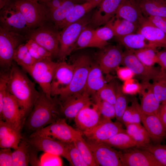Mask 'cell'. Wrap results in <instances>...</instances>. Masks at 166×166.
Here are the masks:
<instances>
[{
	"label": "cell",
	"instance_id": "6da1fadb",
	"mask_svg": "<svg viewBox=\"0 0 166 166\" xmlns=\"http://www.w3.org/2000/svg\"><path fill=\"white\" fill-rule=\"evenodd\" d=\"M57 96L49 97L42 90L40 92L24 124L31 134L63 117L61 112V101Z\"/></svg>",
	"mask_w": 166,
	"mask_h": 166
},
{
	"label": "cell",
	"instance_id": "7a4b0ae2",
	"mask_svg": "<svg viewBox=\"0 0 166 166\" xmlns=\"http://www.w3.org/2000/svg\"><path fill=\"white\" fill-rule=\"evenodd\" d=\"M9 72L7 91L17 100L26 116L30 113L40 95L31 81L14 61Z\"/></svg>",
	"mask_w": 166,
	"mask_h": 166
},
{
	"label": "cell",
	"instance_id": "3957f363",
	"mask_svg": "<svg viewBox=\"0 0 166 166\" xmlns=\"http://www.w3.org/2000/svg\"><path fill=\"white\" fill-rule=\"evenodd\" d=\"M72 63L74 67L73 77L69 87L59 96L61 101L71 96L84 92L92 62L89 56L83 54L78 56Z\"/></svg>",
	"mask_w": 166,
	"mask_h": 166
},
{
	"label": "cell",
	"instance_id": "277c9868",
	"mask_svg": "<svg viewBox=\"0 0 166 166\" xmlns=\"http://www.w3.org/2000/svg\"><path fill=\"white\" fill-rule=\"evenodd\" d=\"M92 14L88 13L79 20L62 29L60 32L59 51L57 57L61 61H65L73 51L81 32L89 24Z\"/></svg>",
	"mask_w": 166,
	"mask_h": 166
},
{
	"label": "cell",
	"instance_id": "5b68a950",
	"mask_svg": "<svg viewBox=\"0 0 166 166\" xmlns=\"http://www.w3.org/2000/svg\"><path fill=\"white\" fill-rule=\"evenodd\" d=\"M60 37V32L49 22L30 29L26 35L27 40H33L50 52L53 58L58 56Z\"/></svg>",
	"mask_w": 166,
	"mask_h": 166
},
{
	"label": "cell",
	"instance_id": "8992f818",
	"mask_svg": "<svg viewBox=\"0 0 166 166\" xmlns=\"http://www.w3.org/2000/svg\"><path fill=\"white\" fill-rule=\"evenodd\" d=\"M24 16L30 29L36 28L49 22L45 4L35 0H12Z\"/></svg>",
	"mask_w": 166,
	"mask_h": 166
},
{
	"label": "cell",
	"instance_id": "52a82bcc",
	"mask_svg": "<svg viewBox=\"0 0 166 166\" xmlns=\"http://www.w3.org/2000/svg\"><path fill=\"white\" fill-rule=\"evenodd\" d=\"M27 40L24 35L7 31L0 26V65L4 71H9L15 50Z\"/></svg>",
	"mask_w": 166,
	"mask_h": 166
},
{
	"label": "cell",
	"instance_id": "ba28073f",
	"mask_svg": "<svg viewBox=\"0 0 166 166\" xmlns=\"http://www.w3.org/2000/svg\"><path fill=\"white\" fill-rule=\"evenodd\" d=\"M0 12V26L8 31L26 37L30 30L22 13L12 0L7 3Z\"/></svg>",
	"mask_w": 166,
	"mask_h": 166
},
{
	"label": "cell",
	"instance_id": "9c48e42d",
	"mask_svg": "<svg viewBox=\"0 0 166 166\" xmlns=\"http://www.w3.org/2000/svg\"><path fill=\"white\" fill-rule=\"evenodd\" d=\"M57 64L51 59L42 60L36 62L27 72L49 97L51 96L50 85Z\"/></svg>",
	"mask_w": 166,
	"mask_h": 166
},
{
	"label": "cell",
	"instance_id": "30bf717a",
	"mask_svg": "<svg viewBox=\"0 0 166 166\" xmlns=\"http://www.w3.org/2000/svg\"><path fill=\"white\" fill-rule=\"evenodd\" d=\"M26 113L15 98L7 91L2 111L0 120L21 131L26 120Z\"/></svg>",
	"mask_w": 166,
	"mask_h": 166
},
{
	"label": "cell",
	"instance_id": "8fae6325",
	"mask_svg": "<svg viewBox=\"0 0 166 166\" xmlns=\"http://www.w3.org/2000/svg\"><path fill=\"white\" fill-rule=\"evenodd\" d=\"M98 166H123L121 151H117L103 142L87 139Z\"/></svg>",
	"mask_w": 166,
	"mask_h": 166
},
{
	"label": "cell",
	"instance_id": "7c38bea8",
	"mask_svg": "<svg viewBox=\"0 0 166 166\" xmlns=\"http://www.w3.org/2000/svg\"><path fill=\"white\" fill-rule=\"evenodd\" d=\"M62 117L55 122L31 133L48 137L60 141L70 143L73 142L77 132Z\"/></svg>",
	"mask_w": 166,
	"mask_h": 166
},
{
	"label": "cell",
	"instance_id": "4fadbf2b",
	"mask_svg": "<svg viewBox=\"0 0 166 166\" xmlns=\"http://www.w3.org/2000/svg\"><path fill=\"white\" fill-rule=\"evenodd\" d=\"M131 69L135 75L140 77L143 81H149L158 77L162 70L147 65L141 62L135 55L133 50L126 49L124 51L122 64Z\"/></svg>",
	"mask_w": 166,
	"mask_h": 166
},
{
	"label": "cell",
	"instance_id": "5bb4252c",
	"mask_svg": "<svg viewBox=\"0 0 166 166\" xmlns=\"http://www.w3.org/2000/svg\"><path fill=\"white\" fill-rule=\"evenodd\" d=\"M121 151L123 166H163L150 152L136 147Z\"/></svg>",
	"mask_w": 166,
	"mask_h": 166
},
{
	"label": "cell",
	"instance_id": "9a60e30c",
	"mask_svg": "<svg viewBox=\"0 0 166 166\" xmlns=\"http://www.w3.org/2000/svg\"><path fill=\"white\" fill-rule=\"evenodd\" d=\"M101 49L96 59L103 73L108 74L122 64L124 51L120 46L107 45Z\"/></svg>",
	"mask_w": 166,
	"mask_h": 166
},
{
	"label": "cell",
	"instance_id": "2e32d148",
	"mask_svg": "<svg viewBox=\"0 0 166 166\" xmlns=\"http://www.w3.org/2000/svg\"><path fill=\"white\" fill-rule=\"evenodd\" d=\"M74 70L73 63L65 61L57 62L50 85L51 96H59L69 86Z\"/></svg>",
	"mask_w": 166,
	"mask_h": 166
},
{
	"label": "cell",
	"instance_id": "e0dca14e",
	"mask_svg": "<svg viewBox=\"0 0 166 166\" xmlns=\"http://www.w3.org/2000/svg\"><path fill=\"white\" fill-rule=\"evenodd\" d=\"M125 132L126 130L123 128L121 122L117 121L113 122L111 119L101 116L96 127L83 134L88 140L103 142L119 132Z\"/></svg>",
	"mask_w": 166,
	"mask_h": 166
},
{
	"label": "cell",
	"instance_id": "ac0fdd59",
	"mask_svg": "<svg viewBox=\"0 0 166 166\" xmlns=\"http://www.w3.org/2000/svg\"><path fill=\"white\" fill-rule=\"evenodd\" d=\"M25 137L27 141L38 151H42L61 156L66 159V142L38 135H30L28 137Z\"/></svg>",
	"mask_w": 166,
	"mask_h": 166
},
{
	"label": "cell",
	"instance_id": "d6986e66",
	"mask_svg": "<svg viewBox=\"0 0 166 166\" xmlns=\"http://www.w3.org/2000/svg\"><path fill=\"white\" fill-rule=\"evenodd\" d=\"M123 0H102L92 14L88 25L94 29L106 24L113 17Z\"/></svg>",
	"mask_w": 166,
	"mask_h": 166
},
{
	"label": "cell",
	"instance_id": "ffe728a7",
	"mask_svg": "<svg viewBox=\"0 0 166 166\" xmlns=\"http://www.w3.org/2000/svg\"><path fill=\"white\" fill-rule=\"evenodd\" d=\"M38 151L23 137L17 148L12 152L13 166H40Z\"/></svg>",
	"mask_w": 166,
	"mask_h": 166
},
{
	"label": "cell",
	"instance_id": "44dd1931",
	"mask_svg": "<svg viewBox=\"0 0 166 166\" xmlns=\"http://www.w3.org/2000/svg\"><path fill=\"white\" fill-rule=\"evenodd\" d=\"M89 104L82 108L74 120L77 127L83 134L96 127L101 121V116L95 104Z\"/></svg>",
	"mask_w": 166,
	"mask_h": 166
},
{
	"label": "cell",
	"instance_id": "7402d4cb",
	"mask_svg": "<svg viewBox=\"0 0 166 166\" xmlns=\"http://www.w3.org/2000/svg\"><path fill=\"white\" fill-rule=\"evenodd\" d=\"M138 110L141 122L151 140L155 144L160 143L166 138V131L158 116L155 114L144 113L141 109L140 104Z\"/></svg>",
	"mask_w": 166,
	"mask_h": 166
},
{
	"label": "cell",
	"instance_id": "603a6c76",
	"mask_svg": "<svg viewBox=\"0 0 166 166\" xmlns=\"http://www.w3.org/2000/svg\"><path fill=\"white\" fill-rule=\"evenodd\" d=\"M91 103L90 96L84 93L71 96L61 101L62 116L69 121L74 120L82 108Z\"/></svg>",
	"mask_w": 166,
	"mask_h": 166
},
{
	"label": "cell",
	"instance_id": "cb8c5ba5",
	"mask_svg": "<svg viewBox=\"0 0 166 166\" xmlns=\"http://www.w3.org/2000/svg\"><path fill=\"white\" fill-rule=\"evenodd\" d=\"M136 33L143 35L152 47L166 48V34L144 17L139 23Z\"/></svg>",
	"mask_w": 166,
	"mask_h": 166
},
{
	"label": "cell",
	"instance_id": "d4e9b609",
	"mask_svg": "<svg viewBox=\"0 0 166 166\" xmlns=\"http://www.w3.org/2000/svg\"><path fill=\"white\" fill-rule=\"evenodd\" d=\"M141 0H123L118 8L115 17L126 19L139 26L145 17L140 7Z\"/></svg>",
	"mask_w": 166,
	"mask_h": 166
},
{
	"label": "cell",
	"instance_id": "484cf974",
	"mask_svg": "<svg viewBox=\"0 0 166 166\" xmlns=\"http://www.w3.org/2000/svg\"><path fill=\"white\" fill-rule=\"evenodd\" d=\"M21 131L0 120V147L16 149L23 138Z\"/></svg>",
	"mask_w": 166,
	"mask_h": 166
},
{
	"label": "cell",
	"instance_id": "4316f807",
	"mask_svg": "<svg viewBox=\"0 0 166 166\" xmlns=\"http://www.w3.org/2000/svg\"><path fill=\"white\" fill-rule=\"evenodd\" d=\"M140 93L142 95L140 107L142 111L147 114L157 115L160 103L157 100L153 93L151 84L143 81Z\"/></svg>",
	"mask_w": 166,
	"mask_h": 166
},
{
	"label": "cell",
	"instance_id": "83f0119b",
	"mask_svg": "<svg viewBox=\"0 0 166 166\" xmlns=\"http://www.w3.org/2000/svg\"><path fill=\"white\" fill-rule=\"evenodd\" d=\"M102 0H90L82 4H76L64 20L56 27L58 30L62 29L66 26L77 21L98 6Z\"/></svg>",
	"mask_w": 166,
	"mask_h": 166
},
{
	"label": "cell",
	"instance_id": "f1b7e54d",
	"mask_svg": "<svg viewBox=\"0 0 166 166\" xmlns=\"http://www.w3.org/2000/svg\"><path fill=\"white\" fill-rule=\"evenodd\" d=\"M103 72L98 64L92 63L89 71L84 93L95 95L106 84Z\"/></svg>",
	"mask_w": 166,
	"mask_h": 166
},
{
	"label": "cell",
	"instance_id": "f546056e",
	"mask_svg": "<svg viewBox=\"0 0 166 166\" xmlns=\"http://www.w3.org/2000/svg\"><path fill=\"white\" fill-rule=\"evenodd\" d=\"M115 38L119 44L124 47L126 49L136 50L146 47L152 48L144 36L139 33L115 37Z\"/></svg>",
	"mask_w": 166,
	"mask_h": 166
},
{
	"label": "cell",
	"instance_id": "4dcf8cb0",
	"mask_svg": "<svg viewBox=\"0 0 166 166\" xmlns=\"http://www.w3.org/2000/svg\"><path fill=\"white\" fill-rule=\"evenodd\" d=\"M140 7L146 18L152 16L166 17V2L165 0H141Z\"/></svg>",
	"mask_w": 166,
	"mask_h": 166
},
{
	"label": "cell",
	"instance_id": "1f68e13d",
	"mask_svg": "<svg viewBox=\"0 0 166 166\" xmlns=\"http://www.w3.org/2000/svg\"><path fill=\"white\" fill-rule=\"evenodd\" d=\"M107 23L112 28L115 37H120L136 33L138 26L125 19L113 17Z\"/></svg>",
	"mask_w": 166,
	"mask_h": 166
},
{
	"label": "cell",
	"instance_id": "d6a6232c",
	"mask_svg": "<svg viewBox=\"0 0 166 166\" xmlns=\"http://www.w3.org/2000/svg\"><path fill=\"white\" fill-rule=\"evenodd\" d=\"M81 2L80 0H65L60 6L49 14V22L56 27L64 20L73 7Z\"/></svg>",
	"mask_w": 166,
	"mask_h": 166
},
{
	"label": "cell",
	"instance_id": "836d02e7",
	"mask_svg": "<svg viewBox=\"0 0 166 166\" xmlns=\"http://www.w3.org/2000/svg\"><path fill=\"white\" fill-rule=\"evenodd\" d=\"M126 132L138 144L136 147L143 146L150 143V136L141 124L133 123L125 126Z\"/></svg>",
	"mask_w": 166,
	"mask_h": 166
},
{
	"label": "cell",
	"instance_id": "e575fe53",
	"mask_svg": "<svg viewBox=\"0 0 166 166\" xmlns=\"http://www.w3.org/2000/svg\"><path fill=\"white\" fill-rule=\"evenodd\" d=\"M14 61L27 72L36 62L30 53L26 43L20 44L15 50Z\"/></svg>",
	"mask_w": 166,
	"mask_h": 166
},
{
	"label": "cell",
	"instance_id": "d590c367",
	"mask_svg": "<svg viewBox=\"0 0 166 166\" xmlns=\"http://www.w3.org/2000/svg\"><path fill=\"white\" fill-rule=\"evenodd\" d=\"M103 142L123 150L138 146L137 143L126 132H119Z\"/></svg>",
	"mask_w": 166,
	"mask_h": 166
},
{
	"label": "cell",
	"instance_id": "8d00e7d4",
	"mask_svg": "<svg viewBox=\"0 0 166 166\" xmlns=\"http://www.w3.org/2000/svg\"><path fill=\"white\" fill-rule=\"evenodd\" d=\"M82 135L81 133L78 130L73 142L87 166H98L91 148L87 141L83 138Z\"/></svg>",
	"mask_w": 166,
	"mask_h": 166
},
{
	"label": "cell",
	"instance_id": "74e56055",
	"mask_svg": "<svg viewBox=\"0 0 166 166\" xmlns=\"http://www.w3.org/2000/svg\"><path fill=\"white\" fill-rule=\"evenodd\" d=\"M114 37L111 27L106 23L103 27L95 29L93 47L101 49L108 45V41Z\"/></svg>",
	"mask_w": 166,
	"mask_h": 166
},
{
	"label": "cell",
	"instance_id": "f35d334b",
	"mask_svg": "<svg viewBox=\"0 0 166 166\" xmlns=\"http://www.w3.org/2000/svg\"><path fill=\"white\" fill-rule=\"evenodd\" d=\"M151 84L154 94L160 103L166 101V71L162 70L161 74L152 80Z\"/></svg>",
	"mask_w": 166,
	"mask_h": 166
},
{
	"label": "cell",
	"instance_id": "ab89813d",
	"mask_svg": "<svg viewBox=\"0 0 166 166\" xmlns=\"http://www.w3.org/2000/svg\"><path fill=\"white\" fill-rule=\"evenodd\" d=\"M139 104L137 99L134 98L132 101L131 105L127 107L121 118V122L125 126L130 124H140L141 121L138 110Z\"/></svg>",
	"mask_w": 166,
	"mask_h": 166
},
{
	"label": "cell",
	"instance_id": "60d3db41",
	"mask_svg": "<svg viewBox=\"0 0 166 166\" xmlns=\"http://www.w3.org/2000/svg\"><path fill=\"white\" fill-rule=\"evenodd\" d=\"M95 29L88 25L85 27L78 37L73 51L93 47Z\"/></svg>",
	"mask_w": 166,
	"mask_h": 166
},
{
	"label": "cell",
	"instance_id": "b9f144b4",
	"mask_svg": "<svg viewBox=\"0 0 166 166\" xmlns=\"http://www.w3.org/2000/svg\"><path fill=\"white\" fill-rule=\"evenodd\" d=\"M137 58L143 63L149 66H153L157 63L156 49L146 47L138 49L133 50Z\"/></svg>",
	"mask_w": 166,
	"mask_h": 166
},
{
	"label": "cell",
	"instance_id": "7bdbcfd3",
	"mask_svg": "<svg viewBox=\"0 0 166 166\" xmlns=\"http://www.w3.org/2000/svg\"><path fill=\"white\" fill-rule=\"evenodd\" d=\"M25 43L30 53L36 62L47 59H53L51 53L33 40H28Z\"/></svg>",
	"mask_w": 166,
	"mask_h": 166
},
{
	"label": "cell",
	"instance_id": "ee69618b",
	"mask_svg": "<svg viewBox=\"0 0 166 166\" xmlns=\"http://www.w3.org/2000/svg\"><path fill=\"white\" fill-rule=\"evenodd\" d=\"M116 97L114 104L115 110V118L117 121L121 122L122 116L127 107V101L123 92L121 86L116 85Z\"/></svg>",
	"mask_w": 166,
	"mask_h": 166
},
{
	"label": "cell",
	"instance_id": "f6af8a7d",
	"mask_svg": "<svg viewBox=\"0 0 166 166\" xmlns=\"http://www.w3.org/2000/svg\"><path fill=\"white\" fill-rule=\"evenodd\" d=\"M66 159L73 166H87L73 142L67 143Z\"/></svg>",
	"mask_w": 166,
	"mask_h": 166
},
{
	"label": "cell",
	"instance_id": "bcb514c9",
	"mask_svg": "<svg viewBox=\"0 0 166 166\" xmlns=\"http://www.w3.org/2000/svg\"><path fill=\"white\" fill-rule=\"evenodd\" d=\"M137 148L150 152L163 166H166V145L161 144L160 143L154 144H149Z\"/></svg>",
	"mask_w": 166,
	"mask_h": 166
},
{
	"label": "cell",
	"instance_id": "7dc6e473",
	"mask_svg": "<svg viewBox=\"0 0 166 166\" xmlns=\"http://www.w3.org/2000/svg\"><path fill=\"white\" fill-rule=\"evenodd\" d=\"M94 96L114 105L116 97V85L112 83H106Z\"/></svg>",
	"mask_w": 166,
	"mask_h": 166
},
{
	"label": "cell",
	"instance_id": "c3c4849f",
	"mask_svg": "<svg viewBox=\"0 0 166 166\" xmlns=\"http://www.w3.org/2000/svg\"><path fill=\"white\" fill-rule=\"evenodd\" d=\"M95 104L102 117L110 119L115 117L116 113L113 104L93 97Z\"/></svg>",
	"mask_w": 166,
	"mask_h": 166
},
{
	"label": "cell",
	"instance_id": "681fc988",
	"mask_svg": "<svg viewBox=\"0 0 166 166\" xmlns=\"http://www.w3.org/2000/svg\"><path fill=\"white\" fill-rule=\"evenodd\" d=\"M121 87L122 91L124 94L134 95L140 93L141 84L132 78L124 81Z\"/></svg>",
	"mask_w": 166,
	"mask_h": 166
},
{
	"label": "cell",
	"instance_id": "f907efd6",
	"mask_svg": "<svg viewBox=\"0 0 166 166\" xmlns=\"http://www.w3.org/2000/svg\"><path fill=\"white\" fill-rule=\"evenodd\" d=\"M60 156L53 154L45 152L41 156L40 166H61L62 161Z\"/></svg>",
	"mask_w": 166,
	"mask_h": 166
},
{
	"label": "cell",
	"instance_id": "816d5d0a",
	"mask_svg": "<svg viewBox=\"0 0 166 166\" xmlns=\"http://www.w3.org/2000/svg\"><path fill=\"white\" fill-rule=\"evenodd\" d=\"M9 72L4 71L1 73L0 77V113L2 111L4 99L7 92V85Z\"/></svg>",
	"mask_w": 166,
	"mask_h": 166
},
{
	"label": "cell",
	"instance_id": "f5cc1de1",
	"mask_svg": "<svg viewBox=\"0 0 166 166\" xmlns=\"http://www.w3.org/2000/svg\"><path fill=\"white\" fill-rule=\"evenodd\" d=\"M12 152L10 148H1L0 150V166H13Z\"/></svg>",
	"mask_w": 166,
	"mask_h": 166
},
{
	"label": "cell",
	"instance_id": "db71d44e",
	"mask_svg": "<svg viewBox=\"0 0 166 166\" xmlns=\"http://www.w3.org/2000/svg\"><path fill=\"white\" fill-rule=\"evenodd\" d=\"M151 23L163 31L166 34V17L152 16L146 18Z\"/></svg>",
	"mask_w": 166,
	"mask_h": 166
},
{
	"label": "cell",
	"instance_id": "11a10c76",
	"mask_svg": "<svg viewBox=\"0 0 166 166\" xmlns=\"http://www.w3.org/2000/svg\"><path fill=\"white\" fill-rule=\"evenodd\" d=\"M116 70L117 76L118 78L124 81L133 78L135 75L132 70L126 66L119 67Z\"/></svg>",
	"mask_w": 166,
	"mask_h": 166
},
{
	"label": "cell",
	"instance_id": "9f6ffc18",
	"mask_svg": "<svg viewBox=\"0 0 166 166\" xmlns=\"http://www.w3.org/2000/svg\"><path fill=\"white\" fill-rule=\"evenodd\" d=\"M156 55L158 64L162 70L166 71V49L157 51Z\"/></svg>",
	"mask_w": 166,
	"mask_h": 166
},
{
	"label": "cell",
	"instance_id": "6f0895ef",
	"mask_svg": "<svg viewBox=\"0 0 166 166\" xmlns=\"http://www.w3.org/2000/svg\"><path fill=\"white\" fill-rule=\"evenodd\" d=\"M157 116L160 119L166 131V101L160 104Z\"/></svg>",
	"mask_w": 166,
	"mask_h": 166
},
{
	"label": "cell",
	"instance_id": "680465c9",
	"mask_svg": "<svg viewBox=\"0 0 166 166\" xmlns=\"http://www.w3.org/2000/svg\"><path fill=\"white\" fill-rule=\"evenodd\" d=\"M65 0H51L45 4V6L48 12V16L49 14L59 7Z\"/></svg>",
	"mask_w": 166,
	"mask_h": 166
},
{
	"label": "cell",
	"instance_id": "91938a15",
	"mask_svg": "<svg viewBox=\"0 0 166 166\" xmlns=\"http://www.w3.org/2000/svg\"><path fill=\"white\" fill-rule=\"evenodd\" d=\"M12 0H0V9H2L8 2Z\"/></svg>",
	"mask_w": 166,
	"mask_h": 166
},
{
	"label": "cell",
	"instance_id": "94428289",
	"mask_svg": "<svg viewBox=\"0 0 166 166\" xmlns=\"http://www.w3.org/2000/svg\"><path fill=\"white\" fill-rule=\"evenodd\" d=\"M38 2L42 3H44V4H46V3L49 2V1H50L51 0H35Z\"/></svg>",
	"mask_w": 166,
	"mask_h": 166
},
{
	"label": "cell",
	"instance_id": "6125c7cd",
	"mask_svg": "<svg viewBox=\"0 0 166 166\" xmlns=\"http://www.w3.org/2000/svg\"><path fill=\"white\" fill-rule=\"evenodd\" d=\"M80 0L81 2H82V1L86 2V1H89V0Z\"/></svg>",
	"mask_w": 166,
	"mask_h": 166
},
{
	"label": "cell",
	"instance_id": "be15d7a7",
	"mask_svg": "<svg viewBox=\"0 0 166 166\" xmlns=\"http://www.w3.org/2000/svg\"><path fill=\"white\" fill-rule=\"evenodd\" d=\"M165 2H166V0H165Z\"/></svg>",
	"mask_w": 166,
	"mask_h": 166
}]
</instances>
